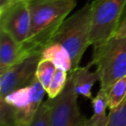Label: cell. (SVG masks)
I'll list each match as a JSON object with an SVG mask.
<instances>
[{
    "label": "cell",
    "mask_w": 126,
    "mask_h": 126,
    "mask_svg": "<svg viewBox=\"0 0 126 126\" xmlns=\"http://www.w3.org/2000/svg\"><path fill=\"white\" fill-rule=\"evenodd\" d=\"M29 32L24 46L42 50L77 4V0H29Z\"/></svg>",
    "instance_id": "obj_1"
},
{
    "label": "cell",
    "mask_w": 126,
    "mask_h": 126,
    "mask_svg": "<svg viewBox=\"0 0 126 126\" xmlns=\"http://www.w3.org/2000/svg\"><path fill=\"white\" fill-rule=\"evenodd\" d=\"M45 92L35 78L31 84L0 99V126H29L42 104Z\"/></svg>",
    "instance_id": "obj_2"
},
{
    "label": "cell",
    "mask_w": 126,
    "mask_h": 126,
    "mask_svg": "<svg viewBox=\"0 0 126 126\" xmlns=\"http://www.w3.org/2000/svg\"><path fill=\"white\" fill-rule=\"evenodd\" d=\"M91 16L92 3H87L67 17L49 41L61 44L68 51L72 58V70L79 66L83 55L91 46Z\"/></svg>",
    "instance_id": "obj_3"
},
{
    "label": "cell",
    "mask_w": 126,
    "mask_h": 126,
    "mask_svg": "<svg viewBox=\"0 0 126 126\" xmlns=\"http://www.w3.org/2000/svg\"><path fill=\"white\" fill-rule=\"evenodd\" d=\"M92 62L99 74L100 88L107 92L115 81L126 76V37L114 35L94 46Z\"/></svg>",
    "instance_id": "obj_4"
},
{
    "label": "cell",
    "mask_w": 126,
    "mask_h": 126,
    "mask_svg": "<svg viewBox=\"0 0 126 126\" xmlns=\"http://www.w3.org/2000/svg\"><path fill=\"white\" fill-rule=\"evenodd\" d=\"M126 0H93L92 2L90 42L93 47L116 34Z\"/></svg>",
    "instance_id": "obj_5"
},
{
    "label": "cell",
    "mask_w": 126,
    "mask_h": 126,
    "mask_svg": "<svg viewBox=\"0 0 126 126\" xmlns=\"http://www.w3.org/2000/svg\"><path fill=\"white\" fill-rule=\"evenodd\" d=\"M78 95L68 76L64 90L59 96L50 100L49 126H83L86 118L81 115L77 103Z\"/></svg>",
    "instance_id": "obj_6"
},
{
    "label": "cell",
    "mask_w": 126,
    "mask_h": 126,
    "mask_svg": "<svg viewBox=\"0 0 126 126\" xmlns=\"http://www.w3.org/2000/svg\"><path fill=\"white\" fill-rule=\"evenodd\" d=\"M42 59V50L32 51L25 58L0 71V99L17 88L31 84L36 78L37 65Z\"/></svg>",
    "instance_id": "obj_7"
},
{
    "label": "cell",
    "mask_w": 126,
    "mask_h": 126,
    "mask_svg": "<svg viewBox=\"0 0 126 126\" xmlns=\"http://www.w3.org/2000/svg\"><path fill=\"white\" fill-rule=\"evenodd\" d=\"M28 1L20 0L0 5V30L22 44L27 40L30 27Z\"/></svg>",
    "instance_id": "obj_8"
},
{
    "label": "cell",
    "mask_w": 126,
    "mask_h": 126,
    "mask_svg": "<svg viewBox=\"0 0 126 126\" xmlns=\"http://www.w3.org/2000/svg\"><path fill=\"white\" fill-rule=\"evenodd\" d=\"M31 52L24 44L19 43L10 34L0 30V71L20 62Z\"/></svg>",
    "instance_id": "obj_9"
},
{
    "label": "cell",
    "mask_w": 126,
    "mask_h": 126,
    "mask_svg": "<svg viewBox=\"0 0 126 126\" xmlns=\"http://www.w3.org/2000/svg\"><path fill=\"white\" fill-rule=\"evenodd\" d=\"M93 62L88 63L84 67H78L69 72V76L72 79L74 90L77 95H81L87 99H93L92 88L95 82L99 81L98 72L92 71Z\"/></svg>",
    "instance_id": "obj_10"
},
{
    "label": "cell",
    "mask_w": 126,
    "mask_h": 126,
    "mask_svg": "<svg viewBox=\"0 0 126 126\" xmlns=\"http://www.w3.org/2000/svg\"><path fill=\"white\" fill-rule=\"evenodd\" d=\"M42 59L51 61L57 69L70 72L73 69L72 58L68 51L59 43H49L42 50Z\"/></svg>",
    "instance_id": "obj_11"
},
{
    "label": "cell",
    "mask_w": 126,
    "mask_h": 126,
    "mask_svg": "<svg viewBox=\"0 0 126 126\" xmlns=\"http://www.w3.org/2000/svg\"><path fill=\"white\" fill-rule=\"evenodd\" d=\"M93 114L87 119L90 124L95 126H106L108 120V116L106 115L107 106V92L103 89H99L97 95L92 99Z\"/></svg>",
    "instance_id": "obj_12"
},
{
    "label": "cell",
    "mask_w": 126,
    "mask_h": 126,
    "mask_svg": "<svg viewBox=\"0 0 126 126\" xmlns=\"http://www.w3.org/2000/svg\"><path fill=\"white\" fill-rule=\"evenodd\" d=\"M126 98V76L116 81L107 91V106L110 110L118 107Z\"/></svg>",
    "instance_id": "obj_13"
},
{
    "label": "cell",
    "mask_w": 126,
    "mask_h": 126,
    "mask_svg": "<svg viewBox=\"0 0 126 126\" xmlns=\"http://www.w3.org/2000/svg\"><path fill=\"white\" fill-rule=\"evenodd\" d=\"M56 69V66L52 62L46 59H41L37 65L35 76L42 87L46 89V91L50 85Z\"/></svg>",
    "instance_id": "obj_14"
},
{
    "label": "cell",
    "mask_w": 126,
    "mask_h": 126,
    "mask_svg": "<svg viewBox=\"0 0 126 126\" xmlns=\"http://www.w3.org/2000/svg\"><path fill=\"white\" fill-rule=\"evenodd\" d=\"M67 78H68L67 71H65L61 69H56L50 85L46 91L49 95V99L53 100L61 94V93L63 91L67 85Z\"/></svg>",
    "instance_id": "obj_15"
},
{
    "label": "cell",
    "mask_w": 126,
    "mask_h": 126,
    "mask_svg": "<svg viewBox=\"0 0 126 126\" xmlns=\"http://www.w3.org/2000/svg\"><path fill=\"white\" fill-rule=\"evenodd\" d=\"M106 126H126V98L118 107L110 110Z\"/></svg>",
    "instance_id": "obj_16"
},
{
    "label": "cell",
    "mask_w": 126,
    "mask_h": 126,
    "mask_svg": "<svg viewBox=\"0 0 126 126\" xmlns=\"http://www.w3.org/2000/svg\"><path fill=\"white\" fill-rule=\"evenodd\" d=\"M50 100H46L39 107L33 121L29 126H49Z\"/></svg>",
    "instance_id": "obj_17"
},
{
    "label": "cell",
    "mask_w": 126,
    "mask_h": 126,
    "mask_svg": "<svg viewBox=\"0 0 126 126\" xmlns=\"http://www.w3.org/2000/svg\"><path fill=\"white\" fill-rule=\"evenodd\" d=\"M115 35L126 37V4L125 7V10H124L121 21H120L119 26H118V30H117L116 34Z\"/></svg>",
    "instance_id": "obj_18"
},
{
    "label": "cell",
    "mask_w": 126,
    "mask_h": 126,
    "mask_svg": "<svg viewBox=\"0 0 126 126\" xmlns=\"http://www.w3.org/2000/svg\"><path fill=\"white\" fill-rule=\"evenodd\" d=\"M14 1H20V0H1V5L9 3V2H14Z\"/></svg>",
    "instance_id": "obj_19"
},
{
    "label": "cell",
    "mask_w": 126,
    "mask_h": 126,
    "mask_svg": "<svg viewBox=\"0 0 126 126\" xmlns=\"http://www.w3.org/2000/svg\"><path fill=\"white\" fill-rule=\"evenodd\" d=\"M83 126H95V125H92V124H90L89 122L87 121V119H86V122H85V124L83 125Z\"/></svg>",
    "instance_id": "obj_20"
}]
</instances>
